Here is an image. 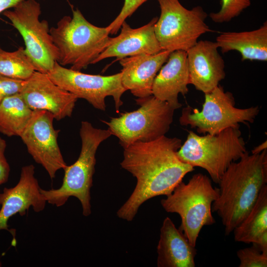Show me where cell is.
Here are the masks:
<instances>
[{
	"label": "cell",
	"mask_w": 267,
	"mask_h": 267,
	"mask_svg": "<svg viewBox=\"0 0 267 267\" xmlns=\"http://www.w3.org/2000/svg\"><path fill=\"white\" fill-rule=\"evenodd\" d=\"M35 167L31 164L21 168L18 183L14 187L4 188L0 193V231L8 228L9 219L19 214L25 215L30 207L35 212L43 211L46 201L41 192V187L35 176Z\"/></svg>",
	"instance_id": "14"
},
{
	"label": "cell",
	"mask_w": 267,
	"mask_h": 267,
	"mask_svg": "<svg viewBox=\"0 0 267 267\" xmlns=\"http://www.w3.org/2000/svg\"><path fill=\"white\" fill-rule=\"evenodd\" d=\"M267 141L256 146L252 150L251 154H258L267 149Z\"/></svg>",
	"instance_id": "30"
},
{
	"label": "cell",
	"mask_w": 267,
	"mask_h": 267,
	"mask_svg": "<svg viewBox=\"0 0 267 267\" xmlns=\"http://www.w3.org/2000/svg\"><path fill=\"white\" fill-rule=\"evenodd\" d=\"M33 112L20 93L5 98L0 103V133L9 137L20 136Z\"/></svg>",
	"instance_id": "22"
},
{
	"label": "cell",
	"mask_w": 267,
	"mask_h": 267,
	"mask_svg": "<svg viewBox=\"0 0 267 267\" xmlns=\"http://www.w3.org/2000/svg\"><path fill=\"white\" fill-rule=\"evenodd\" d=\"M6 141L0 136V185L6 183L10 171L9 165L4 155Z\"/></svg>",
	"instance_id": "28"
},
{
	"label": "cell",
	"mask_w": 267,
	"mask_h": 267,
	"mask_svg": "<svg viewBox=\"0 0 267 267\" xmlns=\"http://www.w3.org/2000/svg\"><path fill=\"white\" fill-rule=\"evenodd\" d=\"M147 0H124L121 10L115 19L106 27L109 34H116L122 23Z\"/></svg>",
	"instance_id": "26"
},
{
	"label": "cell",
	"mask_w": 267,
	"mask_h": 267,
	"mask_svg": "<svg viewBox=\"0 0 267 267\" xmlns=\"http://www.w3.org/2000/svg\"><path fill=\"white\" fill-rule=\"evenodd\" d=\"M216 42L201 40L186 52L189 84L204 94L213 90L224 79V61Z\"/></svg>",
	"instance_id": "15"
},
{
	"label": "cell",
	"mask_w": 267,
	"mask_h": 267,
	"mask_svg": "<svg viewBox=\"0 0 267 267\" xmlns=\"http://www.w3.org/2000/svg\"><path fill=\"white\" fill-rule=\"evenodd\" d=\"M246 151L239 127H237L227 128L215 135H200L189 131L177 155L182 162L205 170L211 179L219 183L229 165Z\"/></svg>",
	"instance_id": "6"
},
{
	"label": "cell",
	"mask_w": 267,
	"mask_h": 267,
	"mask_svg": "<svg viewBox=\"0 0 267 267\" xmlns=\"http://www.w3.org/2000/svg\"><path fill=\"white\" fill-rule=\"evenodd\" d=\"M236 254L240 261L239 267H267V253L263 252L254 245L238 250Z\"/></svg>",
	"instance_id": "25"
},
{
	"label": "cell",
	"mask_w": 267,
	"mask_h": 267,
	"mask_svg": "<svg viewBox=\"0 0 267 267\" xmlns=\"http://www.w3.org/2000/svg\"><path fill=\"white\" fill-rule=\"evenodd\" d=\"M135 101L140 105L136 110L109 121L102 120L123 148L136 141L148 142L165 135L173 121L175 110L167 102L153 95Z\"/></svg>",
	"instance_id": "7"
},
{
	"label": "cell",
	"mask_w": 267,
	"mask_h": 267,
	"mask_svg": "<svg viewBox=\"0 0 267 267\" xmlns=\"http://www.w3.org/2000/svg\"><path fill=\"white\" fill-rule=\"evenodd\" d=\"M232 232L235 241L252 243L267 253V185L262 188L247 216Z\"/></svg>",
	"instance_id": "21"
},
{
	"label": "cell",
	"mask_w": 267,
	"mask_h": 267,
	"mask_svg": "<svg viewBox=\"0 0 267 267\" xmlns=\"http://www.w3.org/2000/svg\"><path fill=\"white\" fill-rule=\"evenodd\" d=\"M22 36L25 50L36 71L47 74L57 61L58 51L50 34L48 22L40 20V4L23 0L3 12Z\"/></svg>",
	"instance_id": "10"
},
{
	"label": "cell",
	"mask_w": 267,
	"mask_h": 267,
	"mask_svg": "<svg viewBox=\"0 0 267 267\" xmlns=\"http://www.w3.org/2000/svg\"><path fill=\"white\" fill-rule=\"evenodd\" d=\"M219 194V188L213 186L207 175L197 173L187 183L181 182L161 204L167 212L179 215V229L195 247L202 228L215 223L212 207Z\"/></svg>",
	"instance_id": "5"
},
{
	"label": "cell",
	"mask_w": 267,
	"mask_h": 267,
	"mask_svg": "<svg viewBox=\"0 0 267 267\" xmlns=\"http://www.w3.org/2000/svg\"><path fill=\"white\" fill-rule=\"evenodd\" d=\"M81 149L79 156L72 165L64 169L61 185L57 189L45 190L41 192L49 204L57 207L63 206L70 197L77 198L85 217L91 213L90 189L96 163L95 155L101 143L112 134L107 130L97 129L88 121H82L80 130Z\"/></svg>",
	"instance_id": "3"
},
{
	"label": "cell",
	"mask_w": 267,
	"mask_h": 267,
	"mask_svg": "<svg viewBox=\"0 0 267 267\" xmlns=\"http://www.w3.org/2000/svg\"><path fill=\"white\" fill-rule=\"evenodd\" d=\"M53 115L46 110H33L32 116L20 135L29 153L41 165L50 178L67 166L63 159L57 138L59 130L53 127Z\"/></svg>",
	"instance_id": "12"
},
{
	"label": "cell",
	"mask_w": 267,
	"mask_h": 267,
	"mask_svg": "<svg viewBox=\"0 0 267 267\" xmlns=\"http://www.w3.org/2000/svg\"><path fill=\"white\" fill-rule=\"evenodd\" d=\"M216 43L222 53L238 51L242 61H267V22L258 29L243 32H225L217 37Z\"/></svg>",
	"instance_id": "20"
},
{
	"label": "cell",
	"mask_w": 267,
	"mask_h": 267,
	"mask_svg": "<svg viewBox=\"0 0 267 267\" xmlns=\"http://www.w3.org/2000/svg\"><path fill=\"white\" fill-rule=\"evenodd\" d=\"M157 0L160 15L154 32L162 50L186 51L201 35L211 31L205 22L207 13L202 6L188 9L179 0Z\"/></svg>",
	"instance_id": "9"
},
{
	"label": "cell",
	"mask_w": 267,
	"mask_h": 267,
	"mask_svg": "<svg viewBox=\"0 0 267 267\" xmlns=\"http://www.w3.org/2000/svg\"><path fill=\"white\" fill-rule=\"evenodd\" d=\"M220 10L209 14L211 20L217 23L229 22L251 5V0H220Z\"/></svg>",
	"instance_id": "24"
},
{
	"label": "cell",
	"mask_w": 267,
	"mask_h": 267,
	"mask_svg": "<svg viewBox=\"0 0 267 267\" xmlns=\"http://www.w3.org/2000/svg\"><path fill=\"white\" fill-rule=\"evenodd\" d=\"M237 161L222 176L219 196L212 207L221 218L226 235L245 219L267 185V149L258 154L246 151Z\"/></svg>",
	"instance_id": "2"
},
{
	"label": "cell",
	"mask_w": 267,
	"mask_h": 267,
	"mask_svg": "<svg viewBox=\"0 0 267 267\" xmlns=\"http://www.w3.org/2000/svg\"><path fill=\"white\" fill-rule=\"evenodd\" d=\"M170 53L169 51L162 50L155 54H140L118 60L122 67L121 81L125 89L137 98L152 95L154 79Z\"/></svg>",
	"instance_id": "17"
},
{
	"label": "cell",
	"mask_w": 267,
	"mask_h": 267,
	"mask_svg": "<svg viewBox=\"0 0 267 267\" xmlns=\"http://www.w3.org/2000/svg\"><path fill=\"white\" fill-rule=\"evenodd\" d=\"M235 106L232 93L219 85L205 93L201 111L189 106L183 108L179 123L196 128L199 134L215 135L227 128L239 127V123H253L260 111L258 106L247 108Z\"/></svg>",
	"instance_id": "8"
},
{
	"label": "cell",
	"mask_w": 267,
	"mask_h": 267,
	"mask_svg": "<svg viewBox=\"0 0 267 267\" xmlns=\"http://www.w3.org/2000/svg\"><path fill=\"white\" fill-rule=\"evenodd\" d=\"M20 94L33 110H46L60 120L72 114L78 98L55 84L47 74L35 71L24 81Z\"/></svg>",
	"instance_id": "13"
},
{
	"label": "cell",
	"mask_w": 267,
	"mask_h": 267,
	"mask_svg": "<svg viewBox=\"0 0 267 267\" xmlns=\"http://www.w3.org/2000/svg\"><path fill=\"white\" fill-rule=\"evenodd\" d=\"M23 0H0V14L11 9Z\"/></svg>",
	"instance_id": "29"
},
{
	"label": "cell",
	"mask_w": 267,
	"mask_h": 267,
	"mask_svg": "<svg viewBox=\"0 0 267 267\" xmlns=\"http://www.w3.org/2000/svg\"><path fill=\"white\" fill-rule=\"evenodd\" d=\"M24 81L0 75V103L5 98L20 93Z\"/></svg>",
	"instance_id": "27"
},
{
	"label": "cell",
	"mask_w": 267,
	"mask_h": 267,
	"mask_svg": "<svg viewBox=\"0 0 267 267\" xmlns=\"http://www.w3.org/2000/svg\"><path fill=\"white\" fill-rule=\"evenodd\" d=\"M158 17H154L147 24L138 28H132L124 21L120 28V33L116 37L110 38L107 46L93 64L110 57H116V60H118L126 57L155 54L161 51L154 32V25Z\"/></svg>",
	"instance_id": "16"
},
{
	"label": "cell",
	"mask_w": 267,
	"mask_h": 267,
	"mask_svg": "<svg viewBox=\"0 0 267 267\" xmlns=\"http://www.w3.org/2000/svg\"><path fill=\"white\" fill-rule=\"evenodd\" d=\"M72 17L65 15L50 28L58 51L57 62L80 71L94 61L107 46L110 37L106 27L88 21L78 8H72Z\"/></svg>",
	"instance_id": "4"
},
{
	"label": "cell",
	"mask_w": 267,
	"mask_h": 267,
	"mask_svg": "<svg viewBox=\"0 0 267 267\" xmlns=\"http://www.w3.org/2000/svg\"><path fill=\"white\" fill-rule=\"evenodd\" d=\"M158 267H195V247L172 220L166 217L160 228L157 247Z\"/></svg>",
	"instance_id": "19"
},
{
	"label": "cell",
	"mask_w": 267,
	"mask_h": 267,
	"mask_svg": "<svg viewBox=\"0 0 267 267\" xmlns=\"http://www.w3.org/2000/svg\"><path fill=\"white\" fill-rule=\"evenodd\" d=\"M36 71L25 48L20 46L13 51L0 48V75L26 81Z\"/></svg>",
	"instance_id": "23"
},
{
	"label": "cell",
	"mask_w": 267,
	"mask_h": 267,
	"mask_svg": "<svg viewBox=\"0 0 267 267\" xmlns=\"http://www.w3.org/2000/svg\"><path fill=\"white\" fill-rule=\"evenodd\" d=\"M181 140L165 135L148 142L136 141L124 148L121 167L136 179L135 186L117 212L118 218L131 222L139 207L153 197L168 196L194 167L182 162L177 152Z\"/></svg>",
	"instance_id": "1"
},
{
	"label": "cell",
	"mask_w": 267,
	"mask_h": 267,
	"mask_svg": "<svg viewBox=\"0 0 267 267\" xmlns=\"http://www.w3.org/2000/svg\"><path fill=\"white\" fill-rule=\"evenodd\" d=\"M189 76L186 52L176 50L170 52L166 63L155 77L152 88V94L167 102L176 110L181 107L178 101L179 94L188 93Z\"/></svg>",
	"instance_id": "18"
},
{
	"label": "cell",
	"mask_w": 267,
	"mask_h": 267,
	"mask_svg": "<svg viewBox=\"0 0 267 267\" xmlns=\"http://www.w3.org/2000/svg\"><path fill=\"white\" fill-rule=\"evenodd\" d=\"M2 266V263H1V261L0 260V267H1Z\"/></svg>",
	"instance_id": "31"
},
{
	"label": "cell",
	"mask_w": 267,
	"mask_h": 267,
	"mask_svg": "<svg viewBox=\"0 0 267 267\" xmlns=\"http://www.w3.org/2000/svg\"><path fill=\"white\" fill-rule=\"evenodd\" d=\"M47 74L55 84L78 99L86 100L97 109L106 110L105 98L110 96L113 98L117 112L123 105L121 98L126 90L122 84L121 72L109 76L88 74L56 62Z\"/></svg>",
	"instance_id": "11"
}]
</instances>
